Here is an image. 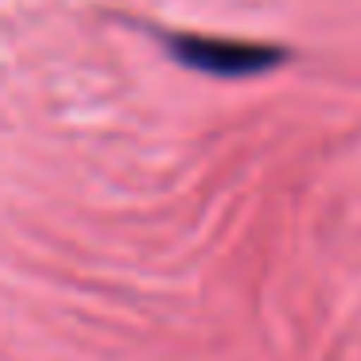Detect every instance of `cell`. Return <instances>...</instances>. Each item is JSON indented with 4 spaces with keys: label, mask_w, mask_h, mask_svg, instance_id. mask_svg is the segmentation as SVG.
<instances>
[{
    "label": "cell",
    "mask_w": 361,
    "mask_h": 361,
    "mask_svg": "<svg viewBox=\"0 0 361 361\" xmlns=\"http://www.w3.org/2000/svg\"><path fill=\"white\" fill-rule=\"evenodd\" d=\"M164 47L175 63L190 66L210 78H257L268 74L288 59L283 47L272 43H252V39H221V35H195V32H175L164 35Z\"/></svg>",
    "instance_id": "obj_1"
}]
</instances>
